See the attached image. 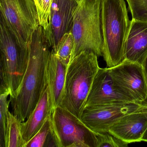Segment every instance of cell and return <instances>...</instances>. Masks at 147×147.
<instances>
[{
  "label": "cell",
  "instance_id": "4",
  "mask_svg": "<svg viewBox=\"0 0 147 147\" xmlns=\"http://www.w3.org/2000/svg\"><path fill=\"white\" fill-rule=\"evenodd\" d=\"M101 12V0H82L78 3L71 31L74 46L71 60L84 51L103 56Z\"/></svg>",
  "mask_w": 147,
  "mask_h": 147
},
{
  "label": "cell",
  "instance_id": "1",
  "mask_svg": "<svg viewBox=\"0 0 147 147\" xmlns=\"http://www.w3.org/2000/svg\"><path fill=\"white\" fill-rule=\"evenodd\" d=\"M28 65L18 89L10 96L13 113L21 122L30 117L47 82L46 68L52 49L44 29L39 26L28 44Z\"/></svg>",
  "mask_w": 147,
  "mask_h": 147
},
{
  "label": "cell",
  "instance_id": "3",
  "mask_svg": "<svg viewBox=\"0 0 147 147\" xmlns=\"http://www.w3.org/2000/svg\"><path fill=\"white\" fill-rule=\"evenodd\" d=\"M103 57L107 68L125 60V42L130 26L125 0H101Z\"/></svg>",
  "mask_w": 147,
  "mask_h": 147
},
{
  "label": "cell",
  "instance_id": "19",
  "mask_svg": "<svg viewBox=\"0 0 147 147\" xmlns=\"http://www.w3.org/2000/svg\"><path fill=\"white\" fill-rule=\"evenodd\" d=\"M74 46V36L70 32L63 36L54 50L57 57L66 66L70 62Z\"/></svg>",
  "mask_w": 147,
  "mask_h": 147
},
{
  "label": "cell",
  "instance_id": "11",
  "mask_svg": "<svg viewBox=\"0 0 147 147\" xmlns=\"http://www.w3.org/2000/svg\"><path fill=\"white\" fill-rule=\"evenodd\" d=\"M118 102H135L114 85L108 68L100 67L94 77L85 107Z\"/></svg>",
  "mask_w": 147,
  "mask_h": 147
},
{
  "label": "cell",
  "instance_id": "25",
  "mask_svg": "<svg viewBox=\"0 0 147 147\" xmlns=\"http://www.w3.org/2000/svg\"><path fill=\"white\" fill-rule=\"evenodd\" d=\"M75 1H76L78 3H79V2H80V1H82V0H75Z\"/></svg>",
  "mask_w": 147,
  "mask_h": 147
},
{
  "label": "cell",
  "instance_id": "13",
  "mask_svg": "<svg viewBox=\"0 0 147 147\" xmlns=\"http://www.w3.org/2000/svg\"><path fill=\"white\" fill-rule=\"evenodd\" d=\"M53 111L47 81L40 99L35 109L28 118L21 123V133L24 143V147L38 132L47 119L51 116Z\"/></svg>",
  "mask_w": 147,
  "mask_h": 147
},
{
  "label": "cell",
  "instance_id": "20",
  "mask_svg": "<svg viewBox=\"0 0 147 147\" xmlns=\"http://www.w3.org/2000/svg\"><path fill=\"white\" fill-rule=\"evenodd\" d=\"M39 17V24L45 30L49 26L51 10L53 0H34Z\"/></svg>",
  "mask_w": 147,
  "mask_h": 147
},
{
  "label": "cell",
  "instance_id": "17",
  "mask_svg": "<svg viewBox=\"0 0 147 147\" xmlns=\"http://www.w3.org/2000/svg\"><path fill=\"white\" fill-rule=\"evenodd\" d=\"M21 123L13 113L8 114L5 147H24L21 133Z\"/></svg>",
  "mask_w": 147,
  "mask_h": 147
},
{
  "label": "cell",
  "instance_id": "16",
  "mask_svg": "<svg viewBox=\"0 0 147 147\" xmlns=\"http://www.w3.org/2000/svg\"><path fill=\"white\" fill-rule=\"evenodd\" d=\"M51 117V115L25 147H59L52 126Z\"/></svg>",
  "mask_w": 147,
  "mask_h": 147
},
{
  "label": "cell",
  "instance_id": "14",
  "mask_svg": "<svg viewBox=\"0 0 147 147\" xmlns=\"http://www.w3.org/2000/svg\"><path fill=\"white\" fill-rule=\"evenodd\" d=\"M147 55V22L132 20L125 46V60L142 65Z\"/></svg>",
  "mask_w": 147,
  "mask_h": 147
},
{
  "label": "cell",
  "instance_id": "10",
  "mask_svg": "<svg viewBox=\"0 0 147 147\" xmlns=\"http://www.w3.org/2000/svg\"><path fill=\"white\" fill-rule=\"evenodd\" d=\"M78 5L75 0H53L49 26L45 32L54 50L63 36L72 31L74 16Z\"/></svg>",
  "mask_w": 147,
  "mask_h": 147
},
{
  "label": "cell",
  "instance_id": "9",
  "mask_svg": "<svg viewBox=\"0 0 147 147\" xmlns=\"http://www.w3.org/2000/svg\"><path fill=\"white\" fill-rule=\"evenodd\" d=\"M108 69L114 85L125 95L136 103L146 100L147 82L142 65L124 60Z\"/></svg>",
  "mask_w": 147,
  "mask_h": 147
},
{
  "label": "cell",
  "instance_id": "7",
  "mask_svg": "<svg viewBox=\"0 0 147 147\" xmlns=\"http://www.w3.org/2000/svg\"><path fill=\"white\" fill-rule=\"evenodd\" d=\"M51 120L58 147H98L97 134L61 107L54 109Z\"/></svg>",
  "mask_w": 147,
  "mask_h": 147
},
{
  "label": "cell",
  "instance_id": "6",
  "mask_svg": "<svg viewBox=\"0 0 147 147\" xmlns=\"http://www.w3.org/2000/svg\"><path fill=\"white\" fill-rule=\"evenodd\" d=\"M1 20L23 49L40 26L34 0H0Z\"/></svg>",
  "mask_w": 147,
  "mask_h": 147
},
{
  "label": "cell",
  "instance_id": "2",
  "mask_svg": "<svg viewBox=\"0 0 147 147\" xmlns=\"http://www.w3.org/2000/svg\"><path fill=\"white\" fill-rule=\"evenodd\" d=\"M98 57L92 52L82 51L67 66L64 95L60 106L80 119L100 68Z\"/></svg>",
  "mask_w": 147,
  "mask_h": 147
},
{
  "label": "cell",
  "instance_id": "23",
  "mask_svg": "<svg viewBox=\"0 0 147 147\" xmlns=\"http://www.w3.org/2000/svg\"><path fill=\"white\" fill-rule=\"evenodd\" d=\"M144 70V74H145V76H146V80L147 82V55L145 57L143 63L142 64Z\"/></svg>",
  "mask_w": 147,
  "mask_h": 147
},
{
  "label": "cell",
  "instance_id": "5",
  "mask_svg": "<svg viewBox=\"0 0 147 147\" xmlns=\"http://www.w3.org/2000/svg\"><path fill=\"white\" fill-rule=\"evenodd\" d=\"M0 49L1 85L11 95L19 86L27 68L28 46L23 49L1 20H0Z\"/></svg>",
  "mask_w": 147,
  "mask_h": 147
},
{
  "label": "cell",
  "instance_id": "8",
  "mask_svg": "<svg viewBox=\"0 0 147 147\" xmlns=\"http://www.w3.org/2000/svg\"><path fill=\"white\" fill-rule=\"evenodd\" d=\"M147 108V103L118 102L86 107L81 120L96 134L108 131V129L124 116Z\"/></svg>",
  "mask_w": 147,
  "mask_h": 147
},
{
  "label": "cell",
  "instance_id": "21",
  "mask_svg": "<svg viewBox=\"0 0 147 147\" xmlns=\"http://www.w3.org/2000/svg\"><path fill=\"white\" fill-rule=\"evenodd\" d=\"M132 20L147 22V0H126Z\"/></svg>",
  "mask_w": 147,
  "mask_h": 147
},
{
  "label": "cell",
  "instance_id": "12",
  "mask_svg": "<svg viewBox=\"0 0 147 147\" xmlns=\"http://www.w3.org/2000/svg\"><path fill=\"white\" fill-rule=\"evenodd\" d=\"M147 128V108L127 114L108 129V131L128 143L141 142Z\"/></svg>",
  "mask_w": 147,
  "mask_h": 147
},
{
  "label": "cell",
  "instance_id": "18",
  "mask_svg": "<svg viewBox=\"0 0 147 147\" xmlns=\"http://www.w3.org/2000/svg\"><path fill=\"white\" fill-rule=\"evenodd\" d=\"M0 147H5L7 128L11 104L9 90L5 86L1 85L0 88Z\"/></svg>",
  "mask_w": 147,
  "mask_h": 147
},
{
  "label": "cell",
  "instance_id": "24",
  "mask_svg": "<svg viewBox=\"0 0 147 147\" xmlns=\"http://www.w3.org/2000/svg\"><path fill=\"white\" fill-rule=\"evenodd\" d=\"M141 140H142V141L147 142V128L144 131V133L142 137Z\"/></svg>",
  "mask_w": 147,
  "mask_h": 147
},
{
  "label": "cell",
  "instance_id": "22",
  "mask_svg": "<svg viewBox=\"0 0 147 147\" xmlns=\"http://www.w3.org/2000/svg\"><path fill=\"white\" fill-rule=\"evenodd\" d=\"M97 134L99 141L98 147H126L129 144L108 131Z\"/></svg>",
  "mask_w": 147,
  "mask_h": 147
},
{
  "label": "cell",
  "instance_id": "15",
  "mask_svg": "<svg viewBox=\"0 0 147 147\" xmlns=\"http://www.w3.org/2000/svg\"><path fill=\"white\" fill-rule=\"evenodd\" d=\"M67 68L52 49L47 63L46 78L53 110L61 106L63 99Z\"/></svg>",
  "mask_w": 147,
  "mask_h": 147
}]
</instances>
